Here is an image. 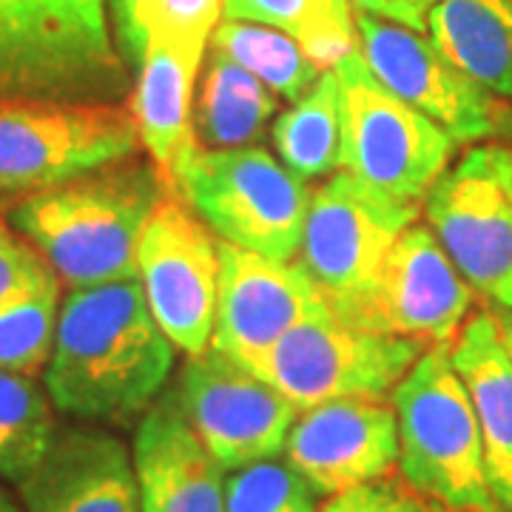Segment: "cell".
<instances>
[{
	"label": "cell",
	"instance_id": "5",
	"mask_svg": "<svg viewBox=\"0 0 512 512\" xmlns=\"http://www.w3.org/2000/svg\"><path fill=\"white\" fill-rule=\"evenodd\" d=\"M171 191L222 242L296 262L311 191L271 151L197 143L174 165Z\"/></svg>",
	"mask_w": 512,
	"mask_h": 512
},
{
	"label": "cell",
	"instance_id": "6",
	"mask_svg": "<svg viewBox=\"0 0 512 512\" xmlns=\"http://www.w3.org/2000/svg\"><path fill=\"white\" fill-rule=\"evenodd\" d=\"M333 74L342 106V168L382 197L424 208L456 157V140L376 80L359 49Z\"/></svg>",
	"mask_w": 512,
	"mask_h": 512
},
{
	"label": "cell",
	"instance_id": "27",
	"mask_svg": "<svg viewBox=\"0 0 512 512\" xmlns=\"http://www.w3.org/2000/svg\"><path fill=\"white\" fill-rule=\"evenodd\" d=\"M225 15V0H143L114 43L131 72L143 63L151 43H211Z\"/></svg>",
	"mask_w": 512,
	"mask_h": 512
},
{
	"label": "cell",
	"instance_id": "1",
	"mask_svg": "<svg viewBox=\"0 0 512 512\" xmlns=\"http://www.w3.org/2000/svg\"><path fill=\"white\" fill-rule=\"evenodd\" d=\"M174 350L137 276L74 288L60 302L43 387L72 419L128 427L163 396Z\"/></svg>",
	"mask_w": 512,
	"mask_h": 512
},
{
	"label": "cell",
	"instance_id": "8",
	"mask_svg": "<svg viewBox=\"0 0 512 512\" xmlns=\"http://www.w3.org/2000/svg\"><path fill=\"white\" fill-rule=\"evenodd\" d=\"M140 148L128 103L0 100V205L9 208L77 174L128 160Z\"/></svg>",
	"mask_w": 512,
	"mask_h": 512
},
{
	"label": "cell",
	"instance_id": "25",
	"mask_svg": "<svg viewBox=\"0 0 512 512\" xmlns=\"http://www.w3.org/2000/svg\"><path fill=\"white\" fill-rule=\"evenodd\" d=\"M211 49L231 57L256 80H262L276 97L291 103L302 100L325 74L291 35L262 23L225 18L211 35Z\"/></svg>",
	"mask_w": 512,
	"mask_h": 512
},
{
	"label": "cell",
	"instance_id": "19",
	"mask_svg": "<svg viewBox=\"0 0 512 512\" xmlns=\"http://www.w3.org/2000/svg\"><path fill=\"white\" fill-rule=\"evenodd\" d=\"M208 43H151L128 97L140 131V146L168 185L174 165L197 146L194 97Z\"/></svg>",
	"mask_w": 512,
	"mask_h": 512
},
{
	"label": "cell",
	"instance_id": "2",
	"mask_svg": "<svg viewBox=\"0 0 512 512\" xmlns=\"http://www.w3.org/2000/svg\"><path fill=\"white\" fill-rule=\"evenodd\" d=\"M168 194L160 168L134 154L9 205L6 220L74 291L137 276L140 237Z\"/></svg>",
	"mask_w": 512,
	"mask_h": 512
},
{
	"label": "cell",
	"instance_id": "34",
	"mask_svg": "<svg viewBox=\"0 0 512 512\" xmlns=\"http://www.w3.org/2000/svg\"><path fill=\"white\" fill-rule=\"evenodd\" d=\"M490 311H493L495 322H498V330H501V339H504V345H507V350H510V359H512V311H507V308H498V305H493Z\"/></svg>",
	"mask_w": 512,
	"mask_h": 512
},
{
	"label": "cell",
	"instance_id": "21",
	"mask_svg": "<svg viewBox=\"0 0 512 512\" xmlns=\"http://www.w3.org/2000/svg\"><path fill=\"white\" fill-rule=\"evenodd\" d=\"M427 35L461 72L512 103V0H439Z\"/></svg>",
	"mask_w": 512,
	"mask_h": 512
},
{
	"label": "cell",
	"instance_id": "18",
	"mask_svg": "<svg viewBox=\"0 0 512 512\" xmlns=\"http://www.w3.org/2000/svg\"><path fill=\"white\" fill-rule=\"evenodd\" d=\"M131 456L143 512H225V470L194 433L177 387L137 421Z\"/></svg>",
	"mask_w": 512,
	"mask_h": 512
},
{
	"label": "cell",
	"instance_id": "32",
	"mask_svg": "<svg viewBox=\"0 0 512 512\" xmlns=\"http://www.w3.org/2000/svg\"><path fill=\"white\" fill-rule=\"evenodd\" d=\"M350 6L356 15H373L416 32H427V20H421L413 9H407L402 0H350Z\"/></svg>",
	"mask_w": 512,
	"mask_h": 512
},
{
	"label": "cell",
	"instance_id": "35",
	"mask_svg": "<svg viewBox=\"0 0 512 512\" xmlns=\"http://www.w3.org/2000/svg\"><path fill=\"white\" fill-rule=\"evenodd\" d=\"M407 9H413L421 20H427V12L439 3V0H402Z\"/></svg>",
	"mask_w": 512,
	"mask_h": 512
},
{
	"label": "cell",
	"instance_id": "10",
	"mask_svg": "<svg viewBox=\"0 0 512 512\" xmlns=\"http://www.w3.org/2000/svg\"><path fill=\"white\" fill-rule=\"evenodd\" d=\"M421 211L467 285L493 302L512 276V148L476 143L464 151Z\"/></svg>",
	"mask_w": 512,
	"mask_h": 512
},
{
	"label": "cell",
	"instance_id": "20",
	"mask_svg": "<svg viewBox=\"0 0 512 512\" xmlns=\"http://www.w3.org/2000/svg\"><path fill=\"white\" fill-rule=\"evenodd\" d=\"M484 441L487 478L501 510L512 512V359L493 311H473L450 345Z\"/></svg>",
	"mask_w": 512,
	"mask_h": 512
},
{
	"label": "cell",
	"instance_id": "37",
	"mask_svg": "<svg viewBox=\"0 0 512 512\" xmlns=\"http://www.w3.org/2000/svg\"><path fill=\"white\" fill-rule=\"evenodd\" d=\"M493 305H498V308H507V311H512V276L510 282L501 288V293L493 299Z\"/></svg>",
	"mask_w": 512,
	"mask_h": 512
},
{
	"label": "cell",
	"instance_id": "29",
	"mask_svg": "<svg viewBox=\"0 0 512 512\" xmlns=\"http://www.w3.org/2000/svg\"><path fill=\"white\" fill-rule=\"evenodd\" d=\"M225 512H319L311 484L288 461L265 458L225 481Z\"/></svg>",
	"mask_w": 512,
	"mask_h": 512
},
{
	"label": "cell",
	"instance_id": "12",
	"mask_svg": "<svg viewBox=\"0 0 512 512\" xmlns=\"http://www.w3.org/2000/svg\"><path fill=\"white\" fill-rule=\"evenodd\" d=\"M356 40L376 80L444 128L456 143H487L510 128V111L501 106V97L461 72L424 32L356 15Z\"/></svg>",
	"mask_w": 512,
	"mask_h": 512
},
{
	"label": "cell",
	"instance_id": "24",
	"mask_svg": "<svg viewBox=\"0 0 512 512\" xmlns=\"http://www.w3.org/2000/svg\"><path fill=\"white\" fill-rule=\"evenodd\" d=\"M225 18L291 35L325 72L359 49L350 0H225Z\"/></svg>",
	"mask_w": 512,
	"mask_h": 512
},
{
	"label": "cell",
	"instance_id": "28",
	"mask_svg": "<svg viewBox=\"0 0 512 512\" xmlns=\"http://www.w3.org/2000/svg\"><path fill=\"white\" fill-rule=\"evenodd\" d=\"M60 282L0 302V367L37 376L55 348Z\"/></svg>",
	"mask_w": 512,
	"mask_h": 512
},
{
	"label": "cell",
	"instance_id": "30",
	"mask_svg": "<svg viewBox=\"0 0 512 512\" xmlns=\"http://www.w3.org/2000/svg\"><path fill=\"white\" fill-rule=\"evenodd\" d=\"M319 512H441L399 476H384L350 487L345 493L328 495Z\"/></svg>",
	"mask_w": 512,
	"mask_h": 512
},
{
	"label": "cell",
	"instance_id": "13",
	"mask_svg": "<svg viewBox=\"0 0 512 512\" xmlns=\"http://www.w3.org/2000/svg\"><path fill=\"white\" fill-rule=\"evenodd\" d=\"M177 393L194 433L225 473L282 456L299 416L274 384L214 348L185 359Z\"/></svg>",
	"mask_w": 512,
	"mask_h": 512
},
{
	"label": "cell",
	"instance_id": "23",
	"mask_svg": "<svg viewBox=\"0 0 512 512\" xmlns=\"http://www.w3.org/2000/svg\"><path fill=\"white\" fill-rule=\"evenodd\" d=\"M276 157L302 183L328 180L342 168V106L333 69L316 80L311 92L296 100L271 126Z\"/></svg>",
	"mask_w": 512,
	"mask_h": 512
},
{
	"label": "cell",
	"instance_id": "16",
	"mask_svg": "<svg viewBox=\"0 0 512 512\" xmlns=\"http://www.w3.org/2000/svg\"><path fill=\"white\" fill-rule=\"evenodd\" d=\"M282 456L316 495L390 476L399 467V424L387 399H333L302 410Z\"/></svg>",
	"mask_w": 512,
	"mask_h": 512
},
{
	"label": "cell",
	"instance_id": "7",
	"mask_svg": "<svg viewBox=\"0 0 512 512\" xmlns=\"http://www.w3.org/2000/svg\"><path fill=\"white\" fill-rule=\"evenodd\" d=\"M419 214V205L382 197L348 171H336L313 188L296 262L336 319L365 328L384 256Z\"/></svg>",
	"mask_w": 512,
	"mask_h": 512
},
{
	"label": "cell",
	"instance_id": "14",
	"mask_svg": "<svg viewBox=\"0 0 512 512\" xmlns=\"http://www.w3.org/2000/svg\"><path fill=\"white\" fill-rule=\"evenodd\" d=\"M217 242L220 285L211 348L256 370L288 330L330 308L299 262H279Z\"/></svg>",
	"mask_w": 512,
	"mask_h": 512
},
{
	"label": "cell",
	"instance_id": "22",
	"mask_svg": "<svg viewBox=\"0 0 512 512\" xmlns=\"http://www.w3.org/2000/svg\"><path fill=\"white\" fill-rule=\"evenodd\" d=\"M194 97V137L202 148H251L276 111V94L231 57L211 49Z\"/></svg>",
	"mask_w": 512,
	"mask_h": 512
},
{
	"label": "cell",
	"instance_id": "3",
	"mask_svg": "<svg viewBox=\"0 0 512 512\" xmlns=\"http://www.w3.org/2000/svg\"><path fill=\"white\" fill-rule=\"evenodd\" d=\"M131 89L106 0H0V100L120 106Z\"/></svg>",
	"mask_w": 512,
	"mask_h": 512
},
{
	"label": "cell",
	"instance_id": "17",
	"mask_svg": "<svg viewBox=\"0 0 512 512\" xmlns=\"http://www.w3.org/2000/svg\"><path fill=\"white\" fill-rule=\"evenodd\" d=\"M18 490L26 512H143L134 456L114 433L89 424L57 427Z\"/></svg>",
	"mask_w": 512,
	"mask_h": 512
},
{
	"label": "cell",
	"instance_id": "11",
	"mask_svg": "<svg viewBox=\"0 0 512 512\" xmlns=\"http://www.w3.org/2000/svg\"><path fill=\"white\" fill-rule=\"evenodd\" d=\"M137 279L157 325L174 348L188 359L211 348L220 242L177 194H168L157 205L140 237Z\"/></svg>",
	"mask_w": 512,
	"mask_h": 512
},
{
	"label": "cell",
	"instance_id": "36",
	"mask_svg": "<svg viewBox=\"0 0 512 512\" xmlns=\"http://www.w3.org/2000/svg\"><path fill=\"white\" fill-rule=\"evenodd\" d=\"M0 512H26V510H23L18 501L12 498L9 490H3V487H0Z\"/></svg>",
	"mask_w": 512,
	"mask_h": 512
},
{
	"label": "cell",
	"instance_id": "26",
	"mask_svg": "<svg viewBox=\"0 0 512 512\" xmlns=\"http://www.w3.org/2000/svg\"><path fill=\"white\" fill-rule=\"evenodd\" d=\"M55 404L35 376L0 367V481L20 484L55 439Z\"/></svg>",
	"mask_w": 512,
	"mask_h": 512
},
{
	"label": "cell",
	"instance_id": "9",
	"mask_svg": "<svg viewBox=\"0 0 512 512\" xmlns=\"http://www.w3.org/2000/svg\"><path fill=\"white\" fill-rule=\"evenodd\" d=\"M433 345L319 313L291 328L254 373L302 413L333 399H387Z\"/></svg>",
	"mask_w": 512,
	"mask_h": 512
},
{
	"label": "cell",
	"instance_id": "33",
	"mask_svg": "<svg viewBox=\"0 0 512 512\" xmlns=\"http://www.w3.org/2000/svg\"><path fill=\"white\" fill-rule=\"evenodd\" d=\"M109 3V18H111V32H117V29H123L131 15L137 12V6L143 3V0H106Z\"/></svg>",
	"mask_w": 512,
	"mask_h": 512
},
{
	"label": "cell",
	"instance_id": "15",
	"mask_svg": "<svg viewBox=\"0 0 512 512\" xmlns=\"http://www.w3.org/2000/svg\"><path fill=\"white\" fill-rule=\"evenodd\" d=\"M473 313V288L430 225H407L384 256L365 313L367 330L453 345Z\"/></svg>",
	"mask_w": 512,
	"mask_h": 512
},
{
	"label": "cell",
	"instance_id": "31",
	"mask_svg": "<svg viewBox=\"0 0 512 512\" xmlns=\"http://www.w3.org/2000/svg\"><path fill=\"white\" fill-rule=\"evenodd\" d=\"M55 282L60 279L49 268V262L37 254L35 245L20 237L9 220H0V302Z\"/></svg>",
	"mask_w": 512,
	"mask_h": 512
},
{
	"label": "cell",
	"instance_id": "4",
	"mask_svg": "<svg viewBox=\"0 0 512 512\" xmlns=\"http://www.w3.org/2000/svg\"><path fill=\"white\" fill-rule=\"evenodd\" d=\"M399 424V473L441 512H504L495 501L484 441L450 345L421 353L390 393Z\"/></svg>",
	"mask_w": 512,
	"mask_h": 512
}]
</instances>
